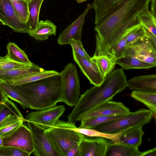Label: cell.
<instances>
[{"label": "cell", "instance_id": "1", "mask_svg": "<svg viewBox=\"0 0 156 156\" xmlns=\"http://www.w3.org/2000/svg\"><path fill=\"white\" fill-rule=\"evenodd\" d=\"M150 0H126L95 21L96 48L94 55L110 58L112 48L125 31L138 23L136 17L148 9Z\"/></svg>", "mask_w": 156, "mask_h": 156}, {"label": "cell", "instance_id": "2", "mask_svg": "<svg viewBox=\"0 0 156 156\" xmlns=\"http://www.w3.org/2000/svg\"><path fill=\"white\" fill-rule=\"evenodd\" d=\"M126 76L122 69L113 70L99 86L94 85L80 96L71 113L68 121L75 123L80 121L86 113L97 105L112 100L118 93L127 87Z\"/></svg>", "mask_w": 156, "mask_h": 156}, {"label": "cell", "instance_id": "3", "mask_svg": "<svg viewBox=\"0 0 156 156\" xmlns=\"http://www.w3.org/2000/svg\"><path fill=\"white\" fill-rule=\"evenodd\" d=\"M11 87L26 101L30 108L39 110L55 106L60 102L63 82L59 73L28 84Z\"/></svg>", "mask_w": 156, "mask_h": 156}, {"label": "cell", "instance_id": "4", "mask_svg": "<svg viewBox=\"0 0 156 156\" xmlns=\"http://www.w3.org/2000/svg\"><path fill=\"white\" fill-rule=\"evenodd\" d=\"M75 123L58 120L44 133L59 156H66L69 151L79 144L83 134L76 130Z\"/></svg>", "mask_w": 156, "mask_h": 156}, {"label": "cell", "instance_id": "5", "mask_svg": "<svg viewBox=\"0 0 156 156\" xmlns=\"http://www.w3.org/2000/svg\"><path fill=\"white\" fill-rule=\"evenodd\" d=\"M153 116L150 109L141 108L123 116L98 125L92 129L108 133H115L129 128L150 122Z\"/></svg>", "mask_w": 156, "mask_h": 156}, {"label": "cell", "instance_id": "6", "mask_svg": "<svg viewBox=\"0 0 156 156\" xmlns=\"http://www.w3.org/2000/svg\"><path fill=\"white\" fill-rule=\"evenodd\" d=\"M63 82V92L60 102L68 106H75L80 94V83L76 66L70 63L66 66L60 73Z\"/></svg>", "mask_w": 156, "mask_h": 156}, {"label": "cell", "instance_id": "7", "mask_svg": "<svg viewBox=\"0 0 156 156\" xmlns=\"http://www.w3.org/2000/svg\"><path fill=\"white\" fill-rule=\"evenodd\" d=\"M124 56L135 57L156 66V44L146 36L131 45L127 46Z\"/></svg>", "mask_w": 156, "mask_h": 156}, {"label": "cell", "instance_id": "8", "mask_svg": "<svg viewBox=\"0 0 156 156\" xmlns=\"http://www.w3.org/2000/svg\"><path fill=\"white\" fill-rule=\"evenodd\" d=\"M65 110V107L61 105L31 112L25 116V121L33 122L46 130L55 124Z\"/></svg>", "mask_w": 156, "mask_h": 156}, {"label": "cell", "instance_id": "9", "mask_svg": "<svg viewBox=\"0 0 156 156\" xmlns=\"http://www.w3.org/2000/svg\"><path fill=\"white\" fill-rule=\"evenodd\" d=\"M32 137L33 154L36 156H59L53 149L44 134L45 130L36 124L27 121Z\"/></svg>", "mask_w": 156, "mask_h": 156}, {"label": "cell", "instance_id": "10", "mask_svg": "<svg viewBox=\"0 0 156 156\" xmlns=\"http://www.w3.org/2000/svg\"><path fill=\"white\" fill-rule=\"evenodd\" d=\"M0 21L16 32L29 34L30 27L16 14L10 0H0Z\"/></svg>", "mask_w": 156, "mask_h": 156}, {"label": "cell", "instance_id": "11", "mask_svg": "<svg viewBox=\"0 0 156 156\" xmlns=\"http://www.w3.org/2000/svg\"><path fill=\"white\" fill-rule=\"evenodd\" d=\"M3 146H10L21 149L30 154L34 150L31 131L27 126L22 124L10 136L3 138Z\"/></svg>", "mask_w": 156, "mask_h": 156}, {"label": "cell", "instance_id": "12", "mask_svg": "<svg viewBox=\"0 0 156 156\" xmlns=\"http://www.w3.org/2000/svg\"><path fill=\"white\" fill-rule=\"evenodd\" d=\"M108 140L101 137L90 138L83 135L78 145L79 156H105Z\"/></svg>", "mask_w": 156, "mask_h": 156}, {"label": "cell", "instance_id": "13", "mask_svg": "<svg viewBox=\"0 0 156 156\" xmlns=\"http://www.w3.org/2000/svg\"><path fill=\"white\" fill-rule=\"evenodd\" d=\"M92 9V3L88 4L83 13L61 32L57 40L59 44L63 45L69 44L71 39L81 41L82 29L85 18L89 11Z\"/></svg>", "mask_w": 156, "mask_h": 156}, {"label": "cell", "instance_id": "14", "mask_svg": "<svg viewBox=\"0 0 156 156\" xmlns=\"http://www.w3.org/2000/svg\"><path fill=\"white\" fill-rule=\"evenodd\" d=\"M130 112L129 109L123 103L108 101L97 105L87 112L82 117L80 121L93 117L125 115Z\"/></svg>", "mask_w": 156, "mask_h": 156}, {"label": "cell", "instance_id": "15", "mask_svg": "<svg viewBox=\"0 0 156 156\" xmlns=\"http://www.w3.org/2000/svg\"><path fill=\"white\" fill-rule=\"evenodd\" d=\"M73 58L80 70L89 80L90 83L99 86L104 78L96 64L92 60L90 61L83 58L73 51Z\"/></svg>", "mask_w": 156, "mask_h": 156}, {"label": "cell", "instance_id": "16", "mask_svg": "<svg viewBox=\"0 0 156 156\" xmlns=\"http://www.w3.org/2000/svg\"><path fill=\"white\" fill-rule=\"evenodd\" d=\"M127 87L135 90L156 92V75H140L127 81Z\"/></svg>", "mask_w": 156, "mask_h": 156}, {"label": "cell", "instance_id": "17", "mask_svg": "<svg viewBox=\"0 0 156 156\" xmlns=\"http://www.w3.org/2000/svg\"><path fill=\"white\" fill-rule=\"evenodd\" d=\"M138 147L120 142H109L105 156H140Z\"/></svg>", "mask_w": 156, "mask_h": 156}, {"label": "cell", "instance_id": "18", "mask_svg": "<svg viewBox=\"0 0 156 156\" xmlns=\"http://www.w3.org/2000/svg\"><path fill=\"white\" fill-rule=\"evenodd\" d=\"M45 70L34 63L27 68L9 70L0 69V81L7 82L13 79L40 73Z\"/></svg>", "mask_w": 156, "mask_h": 156}, {"label": "cell", "instance_id": "19", "mask_svg": "<svg viewBox=\"0 0 156 156\" xmlns=\"http://www.w3.org/2000/svg\"><path fill=\"white\" fill-rule=\"evenodd\" d=\"M143 125L129 128L121 135L119 142L138 147L142 142V139L144 133L142 130Z\"/></svg>", "mask_w": 156, "mask_h": 156}, {"label": "cell", "instance_id": "20", "mask_svg": "<svg viewBox=\"0 0 156 156\" xmlns=\"http://www.w3.org/2000/svg\"><path fill=\"white\" fill-rule=\"evenodd\" d=\"M56 29V25L51 21L41 20L37 29L29 34L36 40L44 41L47 40L49 36L55 35Z\"/></svg>", "mask_w": 156, "mask_h": 156}, {"label": "cell", "instance_id": "21", "mask_svg": "<svg viewBox=\"0 0 156 156\" xmlns=\"http://www.w3.org/2000/svg\"><path fill=\"white\" fill-rule=\"evenodd\" d=\"M136 20L144 29L146 36L152 34L156 36V16L148 9L140 13Z\"/></svg>", "mask_w": 156, "mask_h": 156}, {"label": "cell", "instance_id": "22", "mask_svg": "<svg viewBox=\"0 0 156 156\" xmlns=\"http://www.w3.org/2000/svg\"><path fill=\"white\" fill-rule=\"evenodd\" d=\"M25 121L16 116L10 115L0 124V136L3 138L7 137L15 132Z\"/></svg>", "mask_w": 156, "mask_h": 156}, {"label": "cell", "instance_id": "23", "mask_svg": "<svg viewBox=\"0 0 156 156\" xmlns=\"http://www.w3.org/2000/svg\"><path fill=\"white\" fill-rule=\"evenodd\" d=\"M130 96L143 103L153 113V117L155 119L156 113V92L134 90Z\"/></svg>", "mask_w": 156, "mask_h": 156}, {"label": "cell", "instance_id": "24", "mask_svg": "<svg viewBox=\"0 0 156 156\" xmlns=\"http://www.w3.org/2000/svg\"><path fill=\"white\" fill-rule=\"evenodd\" d=\"M115 64L120 65L124 69H149L156 66L141 61L133 57L123 56L114 61Z\"/></svg>", "mask_w": 156, "mask_h": 156}, {"label": "cell", "instance_id": "25", "mask_svg": "<svg viewBox=\"0 0 156 156\" xmlns=\"http://www.w3.org/2000/svg\"><path fill=\"white\" fill-rule=\"evenodd\" d=\"M55 70H45L41 73L19 77L8 80L7 82L11 86H20L34 82L40 79L58 74Z\"/></svg>", "mask_w": 156, "mask_h": 156}, {"label": "cell", "instance_id": "26", "mask_svg": "<svg viewBox=\"0 0 156 156\" xmlns=\"http://www.w3.org/2000/svg\"><path fill=\"white\" fill-rule=\"evenodd\" d=\"M44 0H32L28 2L29 15L27 24L30 27L31 32L35 30L39 25V12Z\"/></svg>", "mask_w": 156, "mask_h": 156}, {"label": "cell", "instance_id": "27", "mask_svg": "<svg viewBox=\"0 0 156 156\" xmlns=\"http://www.w3.org/2000/svg\"><path fill=\"white\" fill-rule=\"evenodd\" d=\"M10 115L15 116L18 119L25 121V119L16 105L7 97L4 102H0V124Z\"/></svg>", "mask_w": 156, "mask_h": 156}, {"label": "cell", "instance_id": "28", "mask_svg": "<svg viewBox=\"0 0 156 156\" xmlns=\"http://www.w3.org/2000/svg\"><path fill=\"white\" fill-rule=\"evenodd\" d=\"M7 51L6 55L11 60L21 63L31 64L25 52L14 43L9 42L6 46Z\"/></svg>", "mask_w": 156, "mask_h": 156}, {"label": "cell", "instance_id": "29", "mask_svg": "<svg viewBox=\"0 0 156 156\" xmlns=\"http://www.w3.org/2000/svg\"><path fill=\"white\" fill-rule=\"evenodd\" d=\"M126 129L115 133H105L94 129L77 128L76 130L79 133L88 136L101 137L110 140L112 142H119L120 136Z\"/></svg>", "mask_w": 156, "mask_h": 156}, {"label": "cell", "instance_id": "30", "mask_svg": "<svg viewBox=\"0 0 156 156\" xmlns=\"http://www.w3.org/2000/svg\"><path fill=\"white\" fill-rule=\"evenodd\" d=\"M91 58L96 64L104 78L113 70L116 65L114 60L105 55H94Z\"/></svg>", "mask_w": 156, "mask_h": 156}, {"label": "cell", "instance_id": "31", "mask_svg": "<svg viewBox=\"0 0 156 156\" xmlns=\"http://www.w3.org/2000/svg\"><path fill=\"white\" fill-rule=\"evenodd\" d=\"M125 115L98 116L83 119L80 121L78 128L92 129L98 125L119 118Z\"/></svg>", "mask_w": 156, "mask_h": 156}, {"label": "cell", "instance_id": "32", "mask_svg": "<svg viewBox=\"0 0 156 156\" xmlns=\"http://www.w3.org/2000/svg\"><path fill=\"white\" fill-rule=\"evenodd\" d=\"M125 33L127 46L130 45L146 36L144 29L139 23L127 29Z\"/></svg>", "mask_w": 156, "mask_h": 156}, {"label": "cell", "instance_id": "33", "mask_svg": "<svg viewBox=\"0 0 156 156\" xmlns=\"http://www.w3.org/2000/svg\"><path fill=\"white\" fill-rule=\"evenodd\" d=\"M0 87L9 99L18 103L24 109L29 108L26 101L7 82L0 81Z\"/></svg>", "mask_w": 156, "mask_h": 156}, {"label": "cell", "instance_id": "34", "mask_svg": "<svg viewBox=\"0 0 156 156\" xmlns=\"http://www.w3.org/2000/svg\"><path fill=\"white\" fill-rule=\"evenodd\" d=\"M10 1L18 17L23 22L27 24L29 15L28 2L24 0Z\"/></svg>", "mask_w": 156, "mask_h": 156}, {"label": "cell", "instance_id": "35", "mask_svg": "<svg viewBox=\"0 0 156 156\" xmlns=\"http://www.w3.org/2000/svg\"><path fill=\"white\" fill-rule=\"evenodd\" d=\"M127 43L126 36L124 33L119 41L111 49L109 55L115 61V59L124 56Z\"/></svg>", "mask_w": 156, "mask_h": 156}, {"label": "cell", "instance_id": "36", "mask_svg": "<svg viewBox=\"0 0 156 156\" xmlns=\"http://www.w3.org/2000/svg\"><path fill=\"white\" fill-rule=\"evenodd\" d=\"M33 64H29L18 62L10 59L6 55L3 57L0 56V69L9 70L27 68Z\"/></svg>", "mask_w": 156, "mask_h": 156}, {"label": "cell", "instance_id": "37", "mask_svg": "<svg viewBox=\"0 0 156 156\" xmlns=\"http://www.w3.org/2000/svg\"><path fill=\"white\" fill-rule=\"evenodd\" d=\"M30 155L27 152L13 146L0 147V156H29Z\"/></svg>", "mask_w": 156, "mask_h": 156}, {"label": "cell", "instance_id": "38", "mask_svg": "<svg viewBox=\"0 0 156 156\" xmlns=\"http://www.w3.org/2000/svg\"><path fill=\"white\" fill-rule=\"evenodd\" d=\"M69 44L71 46L73 51L77 55L89 61H92L91 58L83 48L81 41L71 39Z\"/></svg>", "mask_w": 156, "mask_h": 156}, {"label": "cell", "instance_id": "39", "mask_svg": "<svg viewBox=\"0 0 156 156\" xmlns=\"http://www.w3.org/2000/svg\"><path fill=\"white\" fill-rule=\"evenodd\" d=\"M78 144L71 148L67 153L66 156H79Z\"/></svg>", "mask_w": 156, "mask_h": 156}, {"label": "cell", "instance_id": "40", "mask_svg": "<svg viewBox=\"0 0 156 156\" xmlns=\"http://www.w3.org/2000/svg\"><path fill=\"white\" fill-rule=\"evenodd\" d=\"M140 156H156V148L141 152Z\"/></svg>", "mask_w": 156, "mask_h": 156}, {"label": "cell", "instance_id": "41", "mask_svg": "<svg viewBox=\"0 0 156 156\" xmlns=\"http://www.w3.org/2000/svg\"><path fill=\"white\" fill-rule=\"evenodd\" d=\"M156 0H150L151 2V12L156 16Z\"/></svg>", "mask_w": 156, "mask_h": 156}, {"label": "cell", "instance_id": "42", "mask_svg": "<svg viewBox=\"0 0 156 156\" xmlns=\"http://www.w3.org/2000/svg\"><path fill=\"white\" fill-rule=\"evenodd\" d=\"M7 97L6 95L0 87V102H4Z\"/></svg>", "mask_w": 156, "mask_h": 156}, {"label": "cell", "instance_id": "43", "mask_svg": "<svg viewBox=\"0 0 156 156\" xmlns=\"http://www.w3.org/2000/svg\"><path fill=\"white\" fill-rule=\"evenodd\" d=\"M3 146V138L0 136V147Z\"/></svg>", "mask_w": 156, "mask_h": 156}, {"label": "cell", "instance_id": "44", "mask_svg": "<svg viewBox=\"0 0 156 156\" xmlns=\"http://www.w3.org/2000/svg\"><path fill=\"white\" fill-rule=\"evenodd\" d=\"M79 3H81L83 2L87 1V0H76Z\"/></svg>", "mask_w": 156, "mask_h": 156}, {"label": "cell", "instance_id": "45", "mask_svg": "<svg viewBox=\"0 0 156 156\" xmlns=\"http://www.w3.org/2000/svg\"><path fill=\"white\" fill-rule=\"evenodd\" d=\"M26 1H27V2H29L30 1H32V0H24Z\"/></svg>", "mask_w": 156, "mask_h": 156}]
</instances>
